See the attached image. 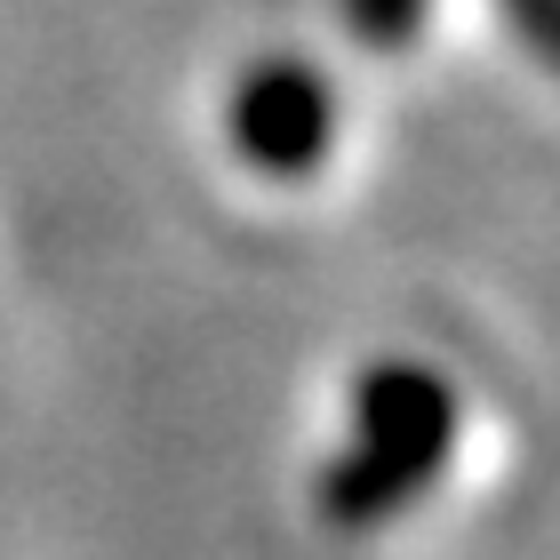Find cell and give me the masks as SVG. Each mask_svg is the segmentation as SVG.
I'll return each instance as SVG.
<instances>
[{"label": "cell", "mask_w": 560, "mask_h": 560, "mask_svg": "<svg viewBox=\"0 0 560 560\" xmlns=\"http://www.w3.org/2000/svg\"><path fill=\"white\" fill-rule=\"evenodd\" d=\"M456 385L424 361H376L352 385V441L345 456L320 472V521L328 528H376L441 480L448 448H456Z\"/></svg>", "instance_id": "1"}, {"label": "cell", "mask_w": 560, "mask_h": 560, "mask_svg": "<svg viewBox=\"0 0 560 560\" xmlns=\"http://www.w3.org/2000/svg\"><path fill=\"white\" fill-rule=\"evenodd\" d=\"M224 129L257 176H313L337 144V89L304 57H257L224 105Z\"/></svg>", "instance_id": "2"}, {"label": "cell", "mask_w": 560, "mask_h": 560, "mask_svg": "<svg viewBox=\"0 0 560 560\" xmlns=\"http://www.w3.org/2000/svg\"><path fill=\"white\" fill-rule=\"evenodd\" d=\"M352 9V33L369 48H409L424 33V0H345Z\"/></svg>", "instance_id": "3"}, {"label": "cell", "mask_w": 560, "mask_h": 560, "mask_svg": "<svg viewBox=\"0 0 560 560\" xmlns=\"http://www.w3.org/2000/svg\"><path fill=\"white\" fill-rule=\"evenodd\" d=\"M504 24H513V33L560 72V0H504Z\"/></svg>", "instance_id": "4"}]
</instances>
